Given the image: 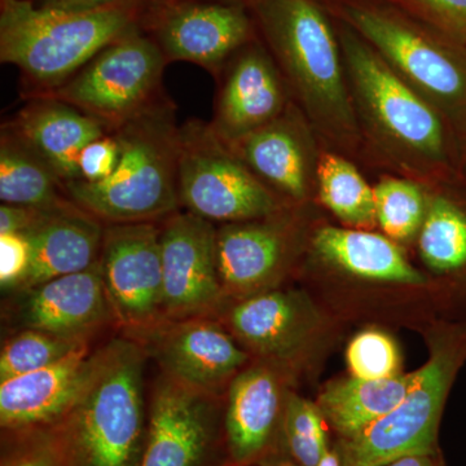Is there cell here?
<instances>
[{"instance_id": "5b68a950", "label": "cell", "mask_w": 466, "mask_h": 466, "mask_svg": "<svg viewBox=\"0 0 466 466\" xmlns=\"http://www.w3.org/2000/svg\"><path fill=\"white\" fill-rule=\"evenodd\" d=\"M465 355L464 332L433 341L407 397L360 433L339 441L342 466H385L406 456L437 455L441 412Z\"/></svg>"}, {"instance_id": "5bb4252c", "label": "cell", "mask_w": 466, "mask_h": 466, "mask_svg": "<svg viewBox=\"0 0 466 466\" xmlns=\"http://www.w3.org/2000/svg\"><path fill=\"white\" fill-rule=\"evenodd\" d=\"M164 320L218 317L227 299L217 266V227L186 210L159 222Z\"/></svg>"}, {"instance_id": "1f68e13d", "label": "cell", "mask_w": 466, "mask_h": 466, "mask_svg": "<svg viewBox=\"0 0 466 466\" xmlns=\"http://www.w3.org/2000/svg\"><path fill=\"white\" fill-rule=\"evenodd\" d=\"M0 466H73L58 425L2 431Z\"/></svg>"}, {"instance_id": "52a82bcc", "label": "cell", "mask_w": 466, "mask_h": 466, "mask_svg": "<svg viewBox=\"0 0 466 466\" xmlns=\"http://www.w3.org/2000/svg\"><path fill=\"white\" fill-rule=\"evenodd\" d=\"M167 64L158 46L137 29L106 46L66 84L34 95L70 104L115 130L165 94Z\"/></svg>"}, {"instance_id": "603a6c76", "label": "cell", "mask_w": 466, "mask_h": 466, "mask_svg": "<svg viewBox=\"0 0 466 466\" xmlns=\"http://www.w3.org/2000/svg\"><path fill=\"white\" fill-rule=\"evenodd\" d=\"M229 147L281 198L300 201L308 196L311 179L309 149L290 106L271 124Z\"/></svg>"}, {"instance_id": "7402d4cb", "label": "cell", "mask_w": 466, "mask_h": 466, "mask_svg": "<svg viewBox=\"0 0 466 466\" xmlns=\"http://www.w3.org/2000/svg\"><path fill=\"white\" fill-rule=\"evenodd\" d=\"M104 229L106 223L75 202L51 211L41 225L25 233L32 242V266L14 293H26L52 279L96 265Z\"/></svg>"}, {"instance_id": "ba28073f", "label": "cell", "mask_w": 466, "mask_h": 466, "mask_svg": "<svg viewBox=\"0 0 466 466\" xmlns=\"http://www.w3.org/2000/svg\"><path fill=\"white\" fill-rule=\"evenodd\" d=\"M337 36L361 106L380 133L410 155L440 157L444 140L437 113L351 27L342 23Z\"/></svg>"}, {"instance_id": "b9f144b4", "label": "cell", "mask_w": 466, "mask_h": 466, "mask_svg": "<svg viewBox=\"0 0 466 466\" xmlns=\"http://www.w3.org/2000/svg\"><path fill=\"white\" fill-rule=\"evenodd\" d=\"M219 2L240 3V5H247V3L249 2V0H219Z\"/></svg>"}, {"instance_id": "ffe728a7", "label": "cell", "mask_w": 466, "mask_h": 466, "mask_svg": "<svg viewBox=\"0 0 466 466\" xmlns=\"http://www.w3.org/2000/svg\"><path fill=\"white\" fill-rule=\"evenodd\" d=\"M41 157L66 184L79 180L78 158L87 144L113 133L108 125L54 97L33 95L2 125Z\"/></svg>"}, {"instance_id": "8d00e7d4", "label": "cell", "mask_w": 466, "mask_h": 466, "mask_svg": "<svg viewBox=\"0 0 466 466\" xmlns=\"http://www.w3.org/2000/svg\"><path fill=\"white\" fill-rule=\"evenodd\" d=\"M54 210L56 208L48 210V208L2 204L0 207V233L30 232L36 226L41 225L46 217Z\"/></svg>"}, {"instance_id": "2e32d148", "label": "cell", "mask_w": 466, "mask_h": 466, "mask_svg": "<svg viewBox=\"0 0 466 466\" xmlns=\"http://www.w3.org/2000/svg\"><path fill=\"white\" fill-rule=\"evenodd\" d=\"M217 79L219 87L208 126L228 146L271 124L289 106L284 76L257 39L236 52Z\"/></svg>"}, {"instance_id": "ab89813d", "label": "cell", "mask_w": 466, "mask_h": 466, "mask_svg": "<svg viewBox=\"0 0 466 466\" xmlns=\"http://www.w3.org/2000/svg\"><path fill=\"white\" fill-rule=\"evenodd\" d=\"M318 466H342V456L339 447H329Z\"/></svg>"}, {"instance_id": "9a60e30c", "label": "cell", "mask_w": 466, "mask_h": 466, "mask_svg": "<svg viewBox=\"0 0 466 466\" xmlns=\"http://www.w3.org/2000/svg\"><path fill=\"white\" fill-rule=\"evenodd\" d=\"M285 368L251 361L227 389L225 466H250L278 455L285 403Z\"/></svg>"}, {"instance_id": "8fae6325", "label": "cell", "mask_w": 466, "mask_h": 466, "mask_svg": "<svg viewBox=\"0 0 466 466\" xmlns=\"http://www.w3.org/2000/svg\"><path fill=\"white\" fill-rule=\"evenodd\" d=\"M140 30L168 64H195L217 78L227 61L256 39L257 29L249 9L240 3L148 0Z\"/></svg>"}, {"instance_id": "30bf717a", "label": "cell", "mask_w": 466, "mask_h": 466, "mask_svg": "<svg viewBox=\"0 0 466 466\" xmlns=\"http://www.w3.org/2000/svg\"><path fill=\"white\" fill-rule=\"evenodd\" d=\"M225 397L159 372L139 466H225Z\"/></svg>"}, {"instance_id": "cb8c5ba5", "label": "cell", "mask_w": 466, "mask_h": 466, "mask_svg": "<svg viewBox=\"0 0 466 466\" xmlns=\"http://www.w3.org/2000/svg\"><path fill=\"white\" fill-rule=\"evenodd\" d=\"M312 247L328 265L364 280L426 283L425 276L408 262L397 244L379 233L324 227L315 233Z\"/></svg>"}, {"instance_id": "e575fe53", "label": "cell", "mask_w": 466, "mask_h": 466, "mask_svg": "<svg viewBox=\"0 0 466 466\" xmlns=\"http://www.w3.org/2000/svg\"><path fill=\"white\" fill-rule=\"evenodd\" d=\"M32 242L25 233H0V285L15 291L25 280L32 266Z\"/></svg>"}, {"instance_id": "d6a6232c", "label": "cell", "mask_w": 466, "mask_h": 466, "mask_svg": "<svg viewBox=\"0 0 466 466\" xmlns=\"http://www.w3.org/2000/svg\"><path fill=\"white\" fill-rule=\"evenodd\" d=\"M346 363L355 379H390L400 375V348L388 333L370 328L361 330L350 341Z\"/></svg>"}, {"instance_id": "4316f807", "label": "cell", "mask_w": 466, "mask_h": 466, "mask_svg": "<svg viewBox=\"0 0 466 466\" xmlns=\"http://www.w3.org/2000/svg\"><path fill=\"white\" fill-rule=\"evenodd\" d=\"M319 191L325 207L352 227H370L377 222L375 189L351 162L325 155L318 168Z\"/></svg>"}, {"instance_id": "4fadbf2b", "label": "cell", "mask_w": 466, "mask_h": 466, "mask_svg": "<svg viewBox=\"0 0 466 466\" xmlns=\"http://www.w3.org/2000/svg\"><path fill=\"white\" fill-rule=\"evenodd\" d=\"M125 337L142 346L164 375L211 394L226 395L232 380L253 361L217 317L164 320Z\"/></svg>"}, {"instance_id": "9c48e42d", "label": "cell", "mask_w": 466, "mask_h": 466, "mask_svg": "<svg viewBox=\"0 0 466 466\" xmlns=\"http://www.w3.org/2000/svg\"><path fill=\"white\" fill-rule=\"evenodd\" d=\"M337 9L342 23L417 87L441 100L464 96V70L431 27L388 0H341Z\"/></svg>"}, {"instance_id": "83f0119b", "label": "cell", "mask_w": 466, "mask_h": 466, "mask_svg": "<svg viewBox=\"0 0 466 466\" xmlns=\"http://www.w3.org/2000/svg\"><path fill=\"white\" fill-rule=\"evenodd\" d=\"M419 245L426 266L438 274L466 268L465 211L446 198H435L426 211Z\"/></svg>"}, {"instance_id": "277c9868", "label": "cell", "mask_w": 466, "mask_h": 466, "mask_svg": "<svg viewBox=\"0 0 466 466\" xmlns=\"http://www.w3.org/2000/svg\"><path fill=\"white\" fill-rule=\"evenodd\" d=\"M142 346L125 336L96 348L90 380L58 422L73 466H139L147 431Z\"/></svg>"}, {"instance_id": "d6986e66", "label": "cell", "mask_w": 466, "mask_h": 466, "mask_svg": "<svg viewBox=\"0 0 466 466\" xmlns=\"http://www.w3.org/2000/svg\"><path fill=\"white\" fill-rule=\"evenodd\" d=\"M20 297L18 328L92 343L110 328L118 330L99 266L46 281Z\"/></svg>"}, {"instance_id": "6da1fadb", "label": "cell", "mask_w": 466, "mask_h": 466, "mask_svg": "<svg viewBox=\"0 0 466 466\" xmlns=\"http://www.w3.org/2000/svg\"><path fill=\"white\" fill-rule=\"evenodd\" d=\"M148 0L90 11H56L34 0H0V61L17 67L26 96L54 90L106 46L140 29Z\"/></svg>"}, {"instance_id": "8992f818", "label": "cell", "mask_w": 466, "mask_h": 466, "mask_svg": "<svg viewBox=\"0 0 466 466\" xmlns=\"http://www.w3.org/2000/svg\"><path fill=\"white\" fill-rule=\"evenodd\" d=\"M177 195L180 210L214 225L262 219L285 210L283 198L200 119L180 125Z\"/></svg>"}, {"instance_id": "60d3db41", "label": "cell", "mask_w": 466, "mask_h": 466, "mask_svg": "<svg viewBox=\"0 0 466 466\" xmlns=\"http://www.w3.org/2000/svg\"><path fill=\"white\" fill-rule=\"evenodd\" d=\"M250 466H300L294 462L290 458H280L279 455L271 456V458L263 460Z\"/></svg>"}, {"instance_id": "d4e9b609", "label": "cell", "mask_w": 466, "mask_h": 466, "mask_svg": "<svg viewBox=\"0 0 466 466\" xmlns=\"http://www.w3.org/2000/svg\"><path fill=\"white\" fill-rule=\"evenodd\" d=\"M419 372L383 380H361L350 377L328 383L319 397L328 425L349 440L391 412L415 385Z\"/></svg>"}, {"instance_id": "836d02e7", "label": "cell", "mask_w": 466, "mask_h": 466, "mask_svg": "<svg viewBox=\"0 0 466 466\" xmlns=\"http://www.w3.org/2000/svg\"><path fill=\"white\" fill-rule=\"evenodd\" d=\"M420 23L451 35H466V0H388Z\"/></svg>"}, {"instance_id": "7c38bea8", "label": "cell", "mask_w": 466, "mask_h": 466, "mask_svg": "<svg viewBox=\"0 0 466 466\" xmlns=\"http://www.w3.org/2000/svg\"><path fill=\"white\" fill-rule=\"evenodd\" d=\"M97 266L122 336L164 321L159 222L106 225Z\"/></svg>"}, {"instance_id": "7a4b0ae2", "label": "cell", "mask_w": 466, "mask_h": 466, "mask_svg": "<svg viewBox=\"0 0 466 466\" xmlns=\"http://www.w3.org/2000/svg\"><path fill=\"white\" fill-rule=\"evenodd\" d=\"M113 134L121 150L115 173L100 183L66 184L67 198L106 225L161 222L179 211L180 125L174 101L162 94Z\"/></svg>"}, {"instance_id": "e0dca14e", "label": "cell", "mask_w": 466, "mask_h": 466, "mask_svg": "<svg viewBox=\"0 0 466 466\" xmlns=\"http://www.w3.org/2000/svg\"><path fill=\"white\" fill-rule=\"evenodd\" d=\"M253 360L288 366L317 330V309L299 291L271 289L228 300L217 317Z\"/></svg>"}, {"instance_id": "3957f363", "label": "cell", "mask_w": 466, "mask_h": 466, "mask_svg": "<svg viewBox=\"0 0 466 466\" xmlns=\"http://www.w3.org/2000/svg\"><path fill=\"white\" fill-rule=\"evenodd\" d=\"M254 25L309 118L348 143L357 121L343 79L339 36L317 0H249Z\"/></svg>"}, {"instance_id": "74e56055", "label": "cell", "mask_w": 466, "mask_h": 466, "mask_svg": "<svg viewBox=\"0 0 466 466\" xmlns=\"http://www.w3.org/2000/svg\"><path fill=\"white\" fill-rule=\"evenodd\" d=\"M119 0H34L38 7L56 9V11H90L113 5Z\"/></svg>"}, {"instance_id": "484cf974", "label": "cell", "mask_w": 466, "mask_h": 466, "mask_svg": "<svg viewBox=\"0 0 466 466\" xmlns=\"http://www.w3.org/2000/svg\"><path fill=\"white\" fill-rule=\"evenodd\" d=\"M0 200L48 210L72 202L57 174L5 130L0 133Z\"/></svg>"}, {"instance_id": "ac0fdd59", "label": "cell", "mask_w": 466, "mask_h": 466, "mask_svg": "<svg viewBox=\"0 0 466 466\" xmlns=\"http://www.w3.org/2000/svg\"><path fill=\"white\" fill-rule=\"evenodd\" d=\"M217 266L227 302L275 289L290 265L293 226L275 216L217 227Z\"/></svg>"}, {"instance_id": "4dcf8cb0", "label": "cell", "mask_w": 466, "mask_h": 466, "mask_svg": "<svg viewBox=\"0 0 466 466\" xmlns=\"http://www.w3.org/2000/svg\"><path fill=\"white\" fill-rule=\"evenodd\" d=\"M376 217L389 238H412L424 223L428 205L417 184L403 179H385L375 187Z\"/></svg>"}, {"instance_id": "d590c367", "label": "cell", "mask_w": 466, "mask_h": 466, "mask_svg": "<svg viewBox=\"0 0 466 466\" xmlns=\"http://www.w3.org/2000/svg\"><path fill=\"white\" fill-rule=\"evenodd\" d=\"M119 157L121 150L115 134L104 135L94 140L79 155V180L86 183L104 182L115 173Z\"/></svg>"}, {"instance_id": "f35d334b", "label": "cell", "mask_w": 466, "mask_h": 466, "mask_svg": "<svg viewBox=\"0 0 466 466\" xmlns=\"http://www.w3.org/2000/svg\"><path fill=\"white\" fill-rule=\"evenodd\" d=\"M385 466H443L437 455H412L395 460Z\"/></svg>"}, {"instance_id": "f546056e", "label": "cell", "mask_w": 466, "mask_h": 466, "mask_svg": "<svg viewBox=\"0 0 466 466\" xmlns=\"http://www.w3.org/2000/svg\"><path fill=\"white\" fill-rule=\"evenodd\" d=\"M328 422L318 404L289 392L285 403L281 446L300 466H318L329 449Z\"/></svg>"}, {"instance_id": "44dd1931", "label": "cell", "mask_w": 466, "mask_h": 466, "mask_svg": "<svg viewBox=\"0 0 466 466\" xmlns=\"http://www.w3.org/2000/svg\"><path fill=\"white\" fill-rule=\"evenodd\" d=\"M96 349L90 345L35 372L0 382L2 431L58 424L90 380Z\"/></svg>"}, {"instance_id": "f1b7e54d", "label": "cell", "mask_w": 466, "mask_h": 466, "mask_svg": "<svg viewBox=\"0 0 466 466\" xmlns=\"http://www.w3.org/2000/svg\"><path fill=\"white\" fill-rule=\"evenodd\" d=\"M86 345L90 343L64 339L30 328H20L3 343L0 352V382L57 363Z\"/></svg>"}]
</instances>
